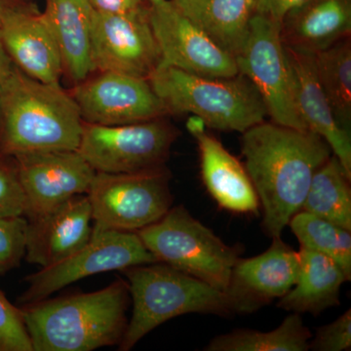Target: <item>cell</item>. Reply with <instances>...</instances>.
I'll return each instance as SVG.
<instances>
[{"instance_id": "cell-1", "label": "cell", "mask_w": 351, "mask_h": 351, "mask_svg": "<svg viewBox=\"0 0 351 351\" xmlns=\"http://www.w3.org/2000/svg\"><path fill=\"white\" fill-rule=\"evenodd\" d=\"M242 154L262 205L263 230L281 237L331 149L313 132L263 121L242 133Z\"/></svg>"}, {"instance_id": "cell-2", "label": "cell", "mask_w": 351, "mask_h": 351, "mask_svg": "<svg viewBox=\"0 0 351 351\" xmlns=\"http://www.w3.org/2000/svg\"><path fill=\"white\" fill-rule=\"evenodd\" d=\"M83 120L69 91L14 64L0 85V156L76 151Z\"/></svg>"}, {"instance_id": "cell-3", "label": "cell", "mask_w": 351, "mask_h": 351, "mask_svg": "<svg viewBox=\"0 0 351 351\" xmlns=\"http://www.w3.org/2000/svg\"><path fill=\"white\" fill-rule=\"evenodd\" d=\"M128 283L24 304L21 315L34 351H91L119 346L125 334Z\"/></svg>"}, {"instance_id": "cell-4", "label": "cell", "mask_w": 351, "mask_h": 351, "mask_svg": "<svg viewBox=\"0 0 351 351\" xmlns=\"http://www.w3.org/2000/svg\"><path fill=\"white\" fill-rule=\"evenodd\" d=\"M147 80L167 113H189L209 128L244 133L267 117L258 90L239 73L206 77L158 66Z\"/></svg>"}, {"instance_id": "cell-5", "label": "cell", "mask_w": 351, "mask_h": 351, "mask_svg": "<svg viewBox=\"0 0 351 351\" xmlns=\"http://www.w3.org/2000/svg\"><path fill=\"white\" fill-rule=\"evenodd\" d=\"M133 300V313L119 345L129 351L166 321L189 313L234 315L225 291L160 263L124 269Z\"/></svg>"}, {"instance_id": "cell-6", "label": "cell", "mask_w": 351, "mask_h": 351, "mask_svg": "<svg viewBox=\"0 0 351 351\" xmlns=\"http://www.w3.org/2000/svg\"><path fill=\"white\" fill-rule=\"evenodd\" d=\"M156 262L226 291L239 247L226 244L184 206L172 207L156 223L137 232Z\"/></svg>"}, {"instance_id": "cell-7", "label": "cell", "mask_w": 351, "mask_h": 351, "mask_svg": "<svg viewBox=\"0 0 351 351\" xmlns=\"http://www.w3.org/2000/svg\"><path fill=\"white\" fill-rule=\"evenodd\" d=\"M165 165L140 172H96L88 189L95 228L138 232L172 208Z\"/></svg>"}, {"instance_id": "cell-8", "label": "cell", "mask_w": 351, "mask_h": 351, "mask_svg": "<svg viewBox=\"0 0 351 351\" xmlns=\"http://www.w3.org/2000/svg\"><path fill=\"white\" fill-rule=\"evenodd\" d=\"M281 29L282 25L276 21L254 14L246 40L234 57L235 63L239 75L250 80L258 90L272 122L308 130L298 110Z\"/></svg>"}, {"instance_id": "cell-9", "label": "cell", "mask_w": 351, "mask_h": 351, "mask_svg": "<svg viewBox=\"0 0 351 351\" xmlns=\"http://www.w3.org/2000/svg\"><path fill=\"white\" fill-rule=\"evenodd\" d=\"M178 135L164 117L112 126L83 121L76 151L96 172H140L165 165Z\"/></svg>"}, {"instance_id": "cell-10", "label": "cell", "mask_w": 351, "mask_h": 351, "mask_svg": "<svg viewBox=\"0 0 351 351\" xmlns=\"http://www.w3.org/2000/svg\"><path fill=\"white\" fill-rule=\"evenodd\" d=\"M156 263L137 232L95 228L89 241L68 257L27 276L20 304L47 299L69 284L100 272Z\"/></svg>"}, {"instance_id": "cell-11", "label": "cell", "mask_w": 351, "mask_h": 351, "mask_svg": "<svg viewBox=\"0 0 351 351\" xmlns=\"http://www.w3.org/2000/svg\"><path fill=\"white\" fill-rule=\"evenodd\" d=\"M91 64L92 73L110 71L147 80L160 64L149 9L121 14L94 11Z\"/></svg>"}, {"instance_id": "cell-12", "label": "cell", "mask_w": 351, "mask_h": 351, "mask_svg": "<svg viewBox=\"0 0 351 351\" xmlns=\"http://www.w3.org/2000/svg\"><path fill=\"white\" fill-rule=\"evenodd\" d=\"M69 93L87 123L124 125L168 114L149 80L137 76L98 73L75 84Z\"/></svg>"}, {"instance_id": "cell-13", "label": "cell", "mask_w": 351, "mask_h": 351, "mask_svg": "<svg viewBox=\"0 0 351 351\" xmlns=\"http://www.w3.org/2000/svg\"><path fill=\"white\" fill-rule=\"evenodd\" d=\"M149 20L160 53L159 66L206 77L239 75L234 57L217 45L171 0L151 5Z\"/></svg>"}, {"instance_id": "cell-14", "label": "cell", "mask_w": 351, "mask_h": 351, "mask_svg": "<svg viewBox=\"0 0 351 351\" xmlns=\"http://www.w3.org/2000/svg\"><path fill=\"white\" fill-rule=\"evenodd\" d=\"M13 160L24 191L27 219L47 213L73 196L86 195L96 174L77 151L36 152Z\"/></svg>"}, {"instance_id": "cell-15", "label": "cell", "mask_w": 351, "mask_h": 351, "mask_svg": "<svg viewBox=\"0 0 351 351\" xmlns=\"http://www.w3.org/2000/svg\"><path fill=\"white\" fill-rule=\"evenodd\" d=\"M300 263V252L281 237L256 257L237 258L225 291L233 313L251 314L283 297L297 282Z\"/></svg>"}, {"instance_id": "cell-16", "label": "cell", "mask_w": 351, "mask_h": 351, "mask_svg": "<svg viewBox=\"0 0 351 351\" xmlns=\"http://www.w3.org/2000/svg\"><path fill=\"white\" fill-rule=\"evenodd\" d=\"M0 38L13 64L25 75L61 84V50L43 12L32 4H18L0 20Z\"/></svg>"}, {"instance_id": "cell-17", "label": "cell", "mask_w": 351, "mask_h": 351, "mask_svg": "<svg viewBox=\"0 0 351 351\" xmlns=\"http://www.w3.org/2000/svg\"><path fill=\"white\" fill-rule=\"evenodd\" d=\"M91 204L87 195L73 196L47 213L27 219V262L49 267L89 241L93 232Z\"/></svg>"}, {"instance_id": "cell-18", "label": "cell", "mask_w": 351, "mask_h": 351, "mask_svg": "<svg viewBox=\"0 0 351 351\" xmlns=\"http://www.w3.org/2000/svg\"><path fill=\"white\" fill-rule=\"evenodd\" d=\"M205 124L191 117L188 129L197 142L201 177L219 207L233 213H258L260 202L244 165L219 141L204 130Z\"/></svg>"}, {"instance_id": "cell-19", "label": "cell", "mask_w": 351, "mask_h": 351, "mask_svg": "<svg viewBox=\"0 0 351 351\" xmlns=\"http://www.w3.org/2000/svg\"><path fill=\"white\" fill-rule=\"evenodd\" d=\"M294 80L295 101L302 121L309 131L320 136L343 169L351 177L350 132L339 125L318 80L315 53L285 45Z\"/></svg>"}, {"instance_id": "cell-20", "label": "cell", "mask_w": 351, "mask_h": 351, "mask_svg": "<svg viewBox=\"0 0 351 351\" xmlns=\"http://www.w3.org/2000/svg\"><path fill=\"white\" fill-rule=\"evenodd\" d=\"M94 11L89 0H45L43 14L61 50L64 75L75 85L92 73Z\"/></svg>"}, {"instance_id": "cell-21", "label": "cell", "mask_w": 351, "mask_h": 351, "mask_svg": "<svg viewBox=\"0 0 351 351\" xmlns=\"http://www.w3.org/2000/svg\"><path fill=\"white\" fill-rule=\"evenodd\" d=\"M350 0H307L284 19L285 45L318 52L350 38Z\"/></svg>"}, {"instance_id": "cell-22", "label": "cell", "mask_w": 351, "mask_h": 351, "mask_svg": "<svg viewBox=\"0 0 351 351\" xmlns=\"http://www.w3.org/2000/svg\"><path fill=\"white\" fill-rule=\"evenodd\" d=\"M299 252L301 263L297 282L280 298L277 306L291 313L318 315L339 306L341 286L350 281L343 270L323 254L304 248Z\"/></svg>"}, {"instance_id": "cell-23", "label": "cell", "mask_w": 351, "mask_h": 351, "mask_svg": "<svg viewBox=\"0 0 351 351\" xmlns=\"http://www.w3.org/2000/svg\"><path fill=\"white\" fill-rule=\"evenodd\" d=\"M221 49L235 57L255 14L254 0H171Z\"/></svg>"}, {"instance_id": "cell-24", "label": "cell", "mask_w": 351, "mask_h": 351, "mask_svg": "<svg viewBox=\"0 0 351 351\" xmlns=\"http://www.w3.org/2000/svg\"><path fill=\"white\" fill-rule=\"evenodd\" d=\"M350 180L339 159L332 154L313 175L301 211L351 232Z\"/></svg>"}, {"instance_id": "cell-25", "label": "cell", "mask_w": 351, "mask_h": 351, "mask_svg": "<svg viewBox=\"0 0 351 351\" xmlns=\"http://www.w3.org/2000/svg\"><path fill=\"white\" fill-rule=\"evenodd\" d=\"M313 334L300 313H293L280 326L269 332L239 329L219 335L208 343L206 351H306Z\"/></svg>"}, {"instance_id": "cell-26", "label": "cell", "mask_w": 351, "mask_h": 351, "mask_svg": "<svg viewBox=\"0 0 351 351\" xmlns=\"http://www.w3.org/2000/svg\"><path fill=\"white\" fill-rule=\"evenodd\" d=\"M315 53L318 80L339 125L350 132L351 44L350 38Z\"/></svg>"}, {"instance_id": "cell-27", "label": "cell", "mask_w": 351, "mask_h": 351, "mask_svg": "<svg viewBox=\"0 0 351 351\" xmlns=\"http://www.w3.org/2000/svg\"><path fill=\"white\" fill-rule=\"evenodd\" d=\"M291 226L301 248L317 252L335 261L351 278L350 230L307 212L300 211L291 219Z\"/></svg>"}, {"instance_id": "cell-28", "label": "cell", "mask_w": 351, "mask_h": 351, "mask_svg": "<svg viewBox=\"0 0 351 351\" xmlns=\"http://www.w3.org/2000/svg\"><path fill=\"white\" fill-rule=\"evenodd\" d=\"M27 230L25 216L0 218V276L19 267L25 255Z\"/></svg>"}, {"instance_id": "cell-29", "label": "cell", "mask_w": 351, "mask_h": 351, "mask_svg": "<svg viewBox=\"0 0 351 351\" xmlns=\"http://www.w3.org/2000/svg\"><path fill=\"white\" fill-rule=\"evenodd\" d=\"M0 351H34L31 338L21 315L0 290Z\"/></svg>"}, {"instance_id": "cell-30", "label": "cell", "mask_w": 351, "mask_h": 351, "mask_svg": "<svg viewBox=\"0 0 351 351\" xmlns=\"http://www.w3.org/2000/svg\"><path fill=\"white\" fill-rule=\"evenodd\" d=\"M25 200L13 158L0 156V218L25 216Z\"/></svg>"}, {"instance_id": "cell-31", "label": "cell", "mask_w": 351, "mask_h": 351, "mask_svg": "<svg viewBox=\"0 0 351 351\" xmlns=\"http://www.w3.org/2000/svg\"><path fill=\"white\" fill-rule=\"evenodd\" d=\"M351 348V309L338 319L320 327L309 341V350L314 351H343Z\"/></svg>"}, {"instance_id": "cell-32", "label": "cell", "mask_w": 351, "mask_h": 351, "mask_svg": "<svg viewBox=\"0 0 351 351\" xmlns=\"http://www.w3.org/2000/svg\"><path fill=\"white\" fill-rule=\"evenodd\" d=\"M255 13L282 25L284 19L307 0H254Z\"/></svg>"}, {"instance_id": "cell-33", "label": "cell", "mask_w": 351, "mask_h": 351, "mask_svg": "<svg viewBox=\"0 0 351 351\" xmlns=\"http://www.w3.org/2000/svg\"><path fill=\"white\" fill-rule=\"evenodd\" d=\"M96 12L121 14L140 9L142 0H89Z\"/></svg>"}, {"instance_id": "cell-34", "label": "cell", "mask_w": 351, "mask_h": 351, "mask_svg": "<svg viewBox=\"0 0 351 351\" xmlns=\"http://www.w3.org/2000/svg\"><path fill=\"white\" fill-rule=\"evenodd\" d=\"M13 66L12 60L9 57L8 53L6 52L1 38H0V85L2 84L7 75L12 71Z\"/></svg>"}, {"instance_id": "cell-35", "label": "cell", "mask_w": 351, "mask_h": 351, "mask_svg": "<svg viewBox=\"0 0 351 351\" xmlns=\"http://www.w3.org/2000/svg\"><path fill=\"white\" fill-rule=\"evenodd\" d=\"M23 0H0V20L3 17L4 14L11 8L22 3Z\"/></svg>"}, {"instance_id": "cell-36", "label": "cell", "mask_w": 351, "mask_h": 351, "mask_svg": "<svg viewBox=\"0 0 351 351\" xmlns=\"http://www.w3.org/2000/svg\"><path fill=\"white\" fill-rule=\"evenodd\" d=\"M149 3H151V5H157V4L161 3V2H163L164 0H149Z\"/></svg>"}]
</instances>
